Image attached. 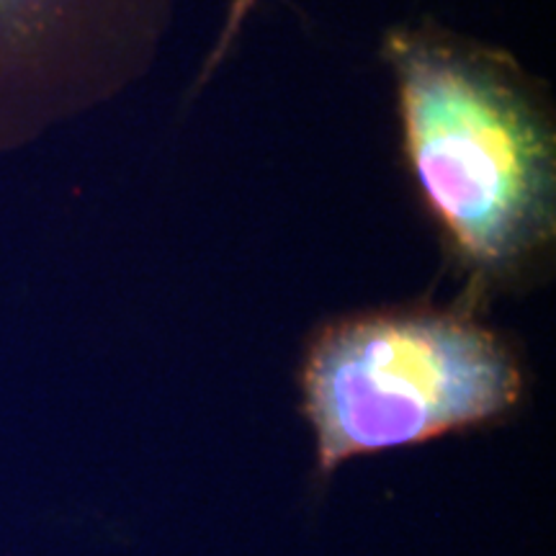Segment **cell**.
Segmentation results:
<instances>
[{"label": "cell", "mask_w": 556, "mask_h": 556, "mask_svg": "<svg viewBox=\"0 0 556 556\" xmlns=\"http://www.w3.org/2000/svg\"><path fill=\"white\" fill-rule=\"evenodd\" d=\"M304 415L328 475L348 458L503 420L520 361L462 304L364 312L325 325L302 368Z\"/></svg>", "instance_id": "cell-2"}, {"label": "cell", "mask_w": 556, "mask_h": 556, "mask_svg": "<svg viewBox=\"0 0 556 556\" xmlns=\"http://www.w3.org/2000/svg\"><path fill=\"white\" fill-rule=\"evenodd\" d=\"M258 5H261V0H229L227 11H225V21H222V26L217 31V39H214V47L208 50L204 67H201V75H199L201 83H206L208 78H212V75L222 67V62L229 58L232 47L238 45L242 29H245L248 18L253 16Z\"/></svg>", "instance_id": "cell-4"}, {"label": "cell", "mask_w": 556, "mask_h": 556, "mask_svg": "<svg viewBox=\"0 0 556 556\" xmlns=\"http://www.w3.org/2000/svg\"><path fill=\"white\" fill-rule=\"evenodd\" d=\"M402 152L479 312L544 278L556 245V124L544 86L510 52L433 21L381 37Z\"/></svg>", "instance_id": "cell-1"}, {"label": "cell", "mask_w": 556, "mask_h": 556, "mask_svg": "<svg viewBox=\"0 0 556 556\" xmlns=\"http://www.w3.org/2000/svg\"><path fill=\"white\" fill-rule=\"evenodd\" d=\"M178 0H0V67L86 73L116 93L155 62Z\"/></svg>", "instance_id": "cell-3"}]
</instances>
